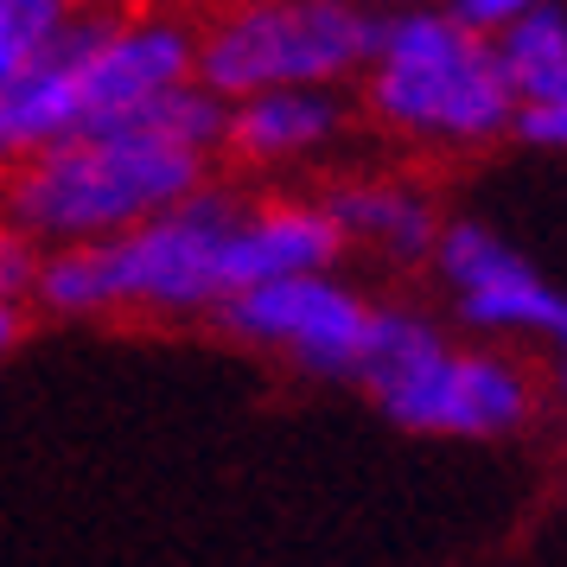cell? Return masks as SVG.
<instances>
[{"label": "cell", "instance_id": "cell-12", "mask_svg": "<svg viewBox=\"0 0 567 567\" xmlns=\"http://www.w3.org/2000/svg\"><path fill=\"white\" fill-rule=\"evenodd\" d=\"M64 7L52 0H0V83H13L27 64L58 45V32H64Z\"/></svg>", "mask_w": 567, "mask_h": 567}, {"label": "cell", "instance_id": "cell-13", "mask_svg": "<svg viewBox=\"0 0 567 567\" xmlns=\"http://www.w3.org/2000/svg\"><path fill=\"white\" fill-rule=\"evenodd\" d=\"M32 268H39V249L20 243L13 230H0V358L20 344L32 312Z\"/></svg>", "mask_w": 567, "mask_h": 567}, {"label": "cell", "instance_id": "cell-2", "mask_svg": "<svg viewBox=\"0 0 567 567\" xmlns=\"http://www.w3.org/2000/svg\"><path fill=\"white\" fill-rule=\"evenodd\" d=\"M256 287L249 268V192L210 179L147 224L103 243L45 249L32 268V307L52 319H141V326H185L217 319L224 300Z\"/></svg>", "mask_w": 567, "mask_h": 567}, {"label": "cell", "instance_id": "cell-6", "mask_svg": "<svg viewBox=\"0 0 567 567\" xmlns=\"http://www.w3.org/2000/svg\"><path fill=\"white\" fill-rule=\"evenodd\" d=\"M377 39L363 0H205L198 90L217 103L256 90H351Z\"/></svg>", "mask_w": 567, "mask_h": 567}, {"label": "cell", "instance_id": "cell-4", "mask_svg": "<svg viewBox=\"0 0 567 567\" xmlns=\"http://www.w3.org/2000/svg\"><path fill=\"white\" fill-rule=\"evenodd\" d=\"M358 122L409 154L460 159L511 141V78L497 32L465 27L440 0H409L377 13V39L351 83Z\"/></svg>", "mask_w": 567, "mask_h": 567}, {"label": "cell", "instance_id": "cell-7", "mask_svg": "<svg viewBox=\"0 0 567 567\" xmlns=\"http://www.w3.org/2000/svg\"><path fill=\"white\" fill-rule=\"evenodd\" d=\"M427 275L440 281V300L465 338L485 344H536L567 358V287L542 268L529 249L485 217H446L427 256Z\"/></svg>", "mask_w": 567, "mask_h": 567}, {"label": "cell", "instance_id": "cell-9", "mask_svg": "<svg viewBox=\"0 0 567 567\" xmlns=\"http://www.w3.org/2000/svg\"><path fill=\"white\" fill-rule=\"evenodd\" d=\"M358 134L351 90H256L224 103V159L261 179L332 166Z\"/></svg>", "mask_w": 567, "mask_h": 567}, {"label": "cell", "instance_id": "cell-5", "mask_svg": "<svg viewBox=\"0 0 567 567\" xmlns=\"http://www.w3.org/2000/svg\"><path fill=\"white\" fill-rule=\"evenodd\" d=\"M358 389L389 427L421 440H516L542 414L536 370L511 344L453 338L409 300H377Z\"/></svg>", "mask_w": 567, "mask_h": 567}, {"label": "cell", "instance_id": "cell-8", "mask_svg": "<svg viewBox=\"0 0 567 567\" xmlns=\"http://www.w3.org/2000/svg\"><path fill=\"white\" fill-rule=\"evenodd\" d=\"M370 326H377V300L358 281H344L338 268L243 287L236 300L217 307V332L224 338L300 370L312 383H358L363 351H370Z\"/></svg>", "mask_w": 567, "mask_h": 567}, {"label": "cell", "instance_id": "cell-17", "mask_svg": "<svg viewBox=\"0 0 567 567\" xmlns=\"http://www.w3.org/2000/svg\"><path fill=\"white\" fill-rule=\"evenodd\" d=\"M363 7H377V13H389V7H409V0H363Z\"/></svg>", "mask_w": 567, "mask_h": 567}, {"label": "cell", "instance_id": "cell-15", "mask_svg": "<svg viewBox=\"0 0 567 567\" xmlns=\"http://www.w3.org/2000/svg\"><path fill=\"white\" fill-rule=\"evenodd\" d=\"M555 409H561V434H567V358H555Z\"/></svg>", "mask_w": 567, "mask_h": 567}, {"label": "cell", "instance_id": "cell-10", "mask_svg": "<svg viewBox=\"0 0 567 567\" xmlns=\"http://www.w3.org/2000/svg\"><path fill=\"white\" fill-rule=\"evenodd\" d=\"M319 198L332 210L344 256H370L383 268H427V256L440 243V224H446L434 185L414 179V173H395V166L344 173Z\"/></svg>", "mask_w": 567, "mask_h": 567}, {"label": "cell", "instance_id": "cell-16", "mask_svg": "<svg viewBox=\"0 0 567 567\" xmlns=\"http://www.w3.org/2000/svg\"><path fill=\"white\" fill-rule=\"evenodd\" d=\"M52 7H64V13H83V7H109V0H52Z\"/></svg>", "mask_w": 567, "mask_h": 567}, {"label": "cell", "instance_id": "cell-11", "mask_svg": "<svg viewBox=\"0 0 567 567\" xmlns=\"http://www.w3.org/2000/svg\"><path fill=\"white\" fill-rule=\"evenodd\" d=\"M497 58L511 78V134L536 154H567V7L542 0L497 32Z\"/></svg>", "mask_w": 567, "mask_h": 567}, {"label": "cell", "instance_id": "cell-14", "mask_svg": "<svg viewBox=\"0 0 567 567\" xmlns=\"http://www.w3.org/2000/svg\"><path fill=\"white\" fill-rule=\"evenodd\" d=\"M446 13H460L465 27H478V32H504L511 20H523L529 7H542V0H440Z\"/></svg>", "mask_w": 567, "mask_h": 567}, {"label": "cell", "instance_id": "cell-1", "mask_svg": "<svg viewBox=\"0 0 567 567\" xmlns=\"http://www.w3.org/2000/svg\"><path fill=\"white\" fill-rule=\"evenodd\" d=\"M217 166H224V103L192 83L159 109L78 128L45 154L20 159L13 173H0V230L32 243L39 256L71 243H103L205 192Z\"/></svg>", "mask_w": 567, "mask_h": 567}, {"label": "cell", "instance_id": "cell-3", "mask_svg": "<svg viewBox=\"0 0 567 567\" xmlns=\"http://www.w3.org/2000/svg\"><path fill=\"white\" fill-rule=\"evenodd\" d=\"M198 83V13L185 0H109L64 20L58 45L0 83V173L64 134L159 109Z\"/></svg>", "mask_w": 567, "mask_h": 567}]
</instances>
